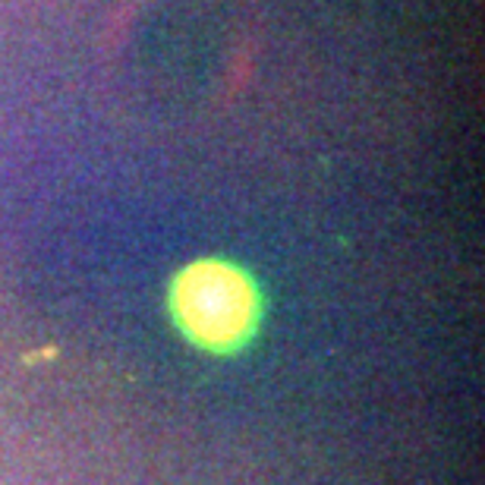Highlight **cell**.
I'll use <instances>...</instances> for the list:
<instances>
[{"instance_id":"1","label":"cell","mask_w":485,"mask_h":485,"mask_svg":"<svg viewBox=\"0 0 485 485\" xmlns=\"http://www.w3.org/2000/svg\"><path fill=\"white\" fill-rule=\"evenodd\" d=\"M170 312L192 344L230 353L252 337L262 315V300L243 268L202 258L173 277Z\"/></svg>"}]
</instances>
